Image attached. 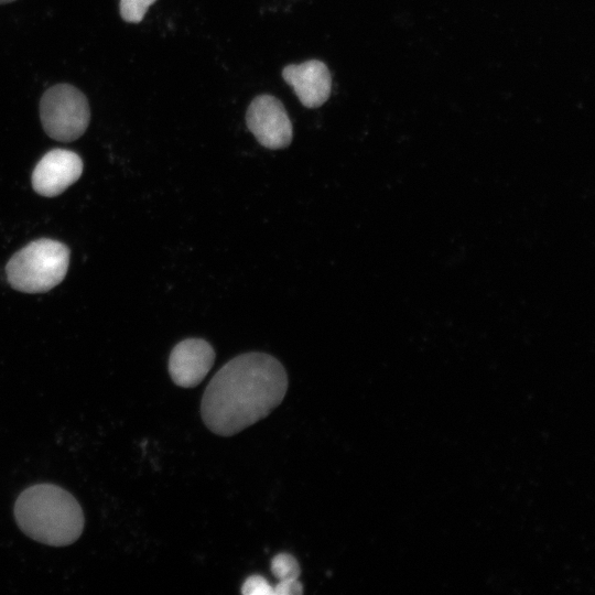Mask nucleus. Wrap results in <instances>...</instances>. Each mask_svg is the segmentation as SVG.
Masks as SVG:
<instances>
[{"label":"nucleus","mask_w":595,"mask_h":595,"mask_svg":"<svg viewBox=\"0 0 595 595\" xmlns=\"http://www.w3.org/2000/svg\"><path fill=\"white\" fill-rule=\"evenodd\" d=\"M303 593V586L298 580H282L273 586L274 595H300Z\"/></svg>","instance_id":"f8f14e48"},{"label":"nucleus","mask_w":595,"mask_h":595,"mask_svg":"<svg viewBox=\"0 0 595 595\" xmlns=\"http://www.w3.org/2000/svg\"><path fill=\"white\" fill-rule=\"evenodd\" d=\"M19 528L31 539L52 547L75 542L84 530V512L76 498L54 484L24 489L14 504Z\"/></svg>","instance_id":"f03ea898"},{"label":"nucleus","mask_w":595,"mask_h":595,"mask_svg":"<svg viewBox=\"0 0 595 595\" xmlns=\"http://www.w3.org/2000/svg\"><path fill=\"white\" fill-rule=\"evenodd\" d=\"M156 0H120L121 18L130 23L140 22Z\"/></svg>","instance_id":"9d476101"},{"label":"nucleus","mask_w":595,"mask_h":595,"mask_svg":"<svg viewBox=\"0 0 595 595\" xmlns=\"http://www.w3.org/2000/svg\"><path fill=\"white\" fill-rule=\"evenodd\" d=\"M14 0H0V3H8V2H12Z\"/></svg>","instance_id":"ddd939ff"},{"label":"nucleus","mask_w":595,"mask_h":595,"mask_svg":"<svg viewBox=\"0 0 595 595\" xmlns=\"http://www.w3.org/2000/svg\"><path fill=\"white\" fill-rule=\"evenodd\" d=\"M286 389V371L278 359L264 353H246L230 359L212 378L202 398L201 415L212 432L231 436L270 414Z\"/></svg>","instance_id":"f257e3e1"},{"label":"nucleus","mask_w":595,"mask_h":595,"mask_svg":"<svg viewBox=\"0 0 595 595\" xmlns=\"http://www.w3.org/2000/svg\"><path fill=\"white\" fill-rule=\"evenodd\" d=\"M83 173L80 156L69 150L54 149L45 153L32 173L33 190L45 197H54L74 184Z\"/></svg>","instance_id":"423d86ee"},{"label":"nucleus","mask_w":595,"mask_h":595,"mask_svg":"<svg viewBox=\"0 0 595 595\" xmlns=\"http://www.w3.org/2000/svg\"><path fill=\"white\" fill-rule=\"evenodd\" d=\"M69 249L62 242L42 238L15 252L6 267L11 286L25 293L46 292L65 278Z\"/></svg>","instance_id":"7ed1b4c3"},{"label":"nucleus","mask_w":595,"mask_h":595,"mask_svg":"<svg viewBox=\"0 0 595 595\" xmlns=\"http://www.w3.org/2000/svg\"><path fill=\"white\" fill-rule=\"evenodd\" d=\"M40 117L48 137L71 142L86 131L90 109L86 96L79 89L68 84H58L43 94Z\"/></svg>","instance_id":"20e7f679"},{"label":"nucleus","mask_w":595,"mask_h":595,"mask_svg":"<svg viewBox=\"0 0 595 595\" xmlns=\"http://www.w3.org/2000/svg\"><path fill=\"white\" fill-rule=\"evenodd\" d=\"M246 123L257 141L267 149H283L292 141L291 120L283 104L274 96H257L247 109Z\"/></svg>","instance_id":"39448f33"},{"label":"nucleus","mask_w":595,"mask_h":595,"mask_svg":"<svg viewBox=\"0 0 595 595\" xmlns=\"http://www.w3.org/2000/svg\"><path fill=\"white\" fill-rule=\"evenodd\" d=\"M215 361L212 345L202 338H186L171 351L169 372L175 385L193 388L201 383Z\"/></svg>","instance_id":"0eeeda50"},{"label":"nucleus","mask_w":595,"mask_h":595,"mask_svg":"<svg viewBox=\"0 0 595 595\" xmlns=\"http://www.w3.org/2000/svg\"><path fill=\"white\" fill-rule=\"evenodd\" d=\"M241 593L245 595H273V586L263 576L251 575L244 582Z\"/></svg>","instance_id":"9b49d317"},{"label":"nucleus","mask_w":595,"mask_h":595,"mask_svg":"<svg viewBox=\"0 0 595 595\" xmlns=\"http://www.w3.org/2000/svg\"><path fill=\"white\" fill-rule=\"evenodd\" d=\"M282 77L306 108L321 107L331 95V73L318 60L286 65L282 71Z\"/></svg>","instance_id":"6e6552de"},{"label":"nucleus","mask_w":595,"mask_h":595,"mask_svg":"<svg viewBox=\"0 0 595 595\" xmlns=\"http://www.w3.org/2000/svg\"><path fill=\"white\" fill-rule=\"evenodd\" d=\"M271 572L279 581L298 580L301 569L293 555L279 553L271 561Z\"/></svg>","instance_id":"1a4fd4ad"}]
</instances>
